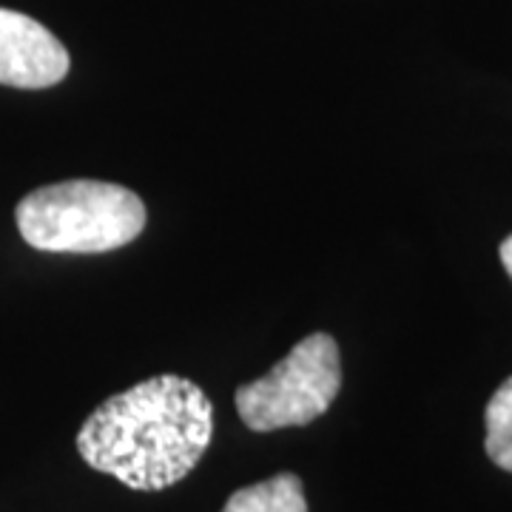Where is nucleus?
<instances>
[{"label": "nucleus", "mask_w": 512, "mask_h": 512, "mask_svg": "<svg viewBox=\"0 0 512 512\" xmlns=\"http://www.w3.org/2000/svg\"><path fill=\"white\" fill-rule=\"evenodd\" d=\"M214 439V404L183 376H154L111 396L77 433V453L128 490L183 481Z\"/></svg>", "instance_id": "obj_1"}, {"label": "nucleus", "mask_w": 512, "mask_h": 512, "mask_svg": "<svg viewBox=\"0 0 512 512\" xmlns=\"http://www.w3.org/2000/svg\"><path fill=\"white\" fill-rule=\"evenodd\" d=\"M20 237L49 254H106L143 234L146 205L123 185L69 180L43 185L15 208Z\"/></svg>", "instance_id": "obj_2"}, {"label": "nucleus", "mask_w": 512, "mask_h": 512, "mask_svg": "<svg viewBox=\"0 0 512 512\" xmlns=\"http://www.w3.org/2000/svg\"><path fill=\"white\" fill-rule=\"evenodd\" d=\"M342 387V356L330 333H311L256 382L242 384L234 396L239 419L248 430L274 433L305 427L328 410Z\"/></svg>", "instance_id": "obj_3"}, {"label": "nucleus", "mask_w": 512, "mask_h": 512, "mask_svg": "<svg viewBox=\"0 0 512 512\" xmlns=\"http://www.w3.org/2000/svg\"><path fill=\"white\" fill-rule=\"evenodd\" d=\"M69 74V52L43 23L0 9V86L49 89Z\"/></svg>", "instance_id": "obj_4"}, {"label": "nucleus", "mask_w": 512, "mask_h": 512, "mask_svg": "<svg viewBox=\"0 0 512 512\" xmlns=\"http://www.w3.org/2000/svg\"><path fill=\"white\" fill-rule=\"evenodd\" d=\"M222 512H308V498L302 478L293 473H279L237 490L225 501Z\"/></svg>", "instance_id": "obj_5"}, {"label": "nucleus", "mask_w": 512, "mask_h": 512, "mask_svg": "<svg viewBox=\"0 0 512 512\" xmlns=\"http://www.w3.org/2000/svg\"><path fill=\"white\" fill-rule=\"evenodd\" d=\"M487 439L484 450L495 467L512 473V376L493 393V399L484 410Z\"/></svg>", "instance_id": "obj_6"}, {"label": "nucleus", "mask_w": 512, "mask_h": 512, "mask_svg": "<svg viewBox=\"0 0 512 512\" xmlns=\"http://www.w3.org/2000/svg\"><path fill=\"white\" fill-rule=\"evenodd\" d=\"M501 262H504V268L512 279V234L501 242Z\"/></svg>", "instance_id": "obj_7"}]
</instances>
